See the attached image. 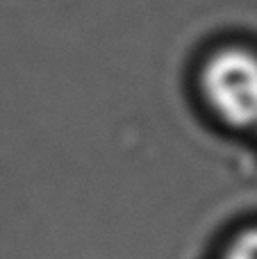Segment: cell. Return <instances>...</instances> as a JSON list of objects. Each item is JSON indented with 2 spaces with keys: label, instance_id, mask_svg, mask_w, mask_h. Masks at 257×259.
I'll use <instances>...</instances> for the list:
<instances>
[{
  "label": "cell",
  "instance_id": "obj_1",
  "mask_svg": "<svg viewBox=\"0 0 257 259\" xmlns=\"http://www.w3.org/2000/svg\"><path fill=\"white\" fill-rule=\"evenodd\" d=\"M207 100L223 121L237 127L257 123V57L246 50H223L205 66Z\"/></svg>",
  "mask_w": 257,
  "mask_h": 259
},
{
  "label": "cell",
  "instance_id": "obj_2",
  "mask_svg": "<svg viewBox=\"0 0 257 259\" xmlns=\"http://www.w3.org/2000/svg\"><path fill=\"white\" fill-rule=\"evenodd\" d=\"M226 259H257V230L241 234L228 250Z\"/></svg>",
  "mask_w": 257,
  "mask_h": 259
}]
</instances>
